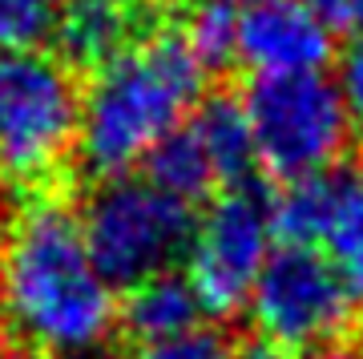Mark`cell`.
I'll use <instances>...</instances> for the list:
<instances>
[{"label":"cell","mask_w":363,"mask_h":359,"mask_svg":"<svg viewBox=\"0 0 363 359\" xmlns=\"http://www.w3.org/2000/svg\"><path fill=\"white\" fill-rule=\"evenodd\" d=\"M0 323L28 359H101L121 323L81 219L57 194H33L0 238Z\"/></svg>","instance_id":"obj_1"},{"label":"cell","mask_w":363,"mask_h":359,"mask_svg":"<svg viewBox=\"0 0 363 359\" xmlns=\"http://www.w3.org/2000/svg\"><path fill=\"white\" fill-rule=\"evenodd\" d=\"M206 85V65L178 33H150L93 69L81 93L77 154L89 174L117 178L190 121Z\"/></svg>","instance_id":"obj_2"},{"label":"cell","mask_w":363,"mask_h":359,"mask_svg":"<svg viewBox=\"0 0 363 359\" xmlns=\"http://www.w3.org/2000/svg\"><path fill=\"white\" fill-rule=\"evenodd\" d=\"M81 138L73 65L45 49L0 53V178L40 186L65 170Z\"/></svg>","instance_id":"obj_3"},{"label":"cell","mask_w":363,"mask_h":359,"mask_svg":"<svg viewBox=\"0 0 363 359\" xmlns=\"http://www.w3.org/2000/svg\"><path fill=\"white\" fill-rule=\"evenodd\" d=\"M77 219L93 267L105 275L109 287L125 291L169 270L174 258L186 255L194 234L190 206L133 174L101 178Z\"/></svg>","instance_id":"obj_4"},{"label":"cell","mask_w":363,"mask_h":359,"mask_svg":"<svg viewBox=\"0 0 363 359\" xmlns=\"http://www.w3.org/2000/svg\"><path fill=\"white\" fill-rule=\"evenodd\" d=\"M255 141V162L274 178L327 174L343 158L351 121L335 81L323 73L303 77H255L242 97Z\"/></svg>","instance_id":"obj_5"},{"label":"cell","mask_w":363,"mask_h":359,"mask_svg":"<svg viewBox=\"0 0 363 359\" xmlns=\"http://www.w3.org/2000/svg\"><path fill=\"white\" fill-rule=\"evenodd\" d=\"M247 307L262 343L286 355L339 347V339L359 319V303L331 258L319 246L298 243H283L267 258Z\"/></svg>","instance_id":"obj_6"},{"label":"cell","mask_w":363,"mask_h":359,"mask_svg":"<svg viewBox=\"0 0 363 359\" xmlns=\"http://www.w3.org/2000/svg\"><path fill=\"white\" fill-rule=\"evenodd\" d=\"M274 202L250 182L226 186L194 222L186 246V279L206 315H234L255 295L274 255Z\"/></svg>","instance_id":"obj_7"},{"label":"cell","mask_w":363,"mask_h":359,"mask_svg":"<svg viewBox=\"0 0 363 359\" xmlns=\"http://www.w3.org/2000/svg\"><path fill=\"white\" fill-rule=\"evenodd\" d=\"M234 57L255 77L323 73L331 61V28L307 0H259L238 13Z\"/></svg>","instance_id":"obj_8"},{"label":"cell","mask_w":363,"mask_h":359,"mask_svg":"<svg viewBox=\"0 0 363 359\" xmlns=\"http://www.w3.org/2000/svg\"><path fill=\"white\" fill-rule=\"evenodd\" d=\"M154 25V0H65L52 37L61 40V57L69 65L101 69L125 53Z\"/></svg>","instance_id":"obj_9"},{"label":"cell","mask_w":363,"mask_h":359,"mask_svg":"<svg viewBox=\"0 0 363 359\" xmlns=\"http://www.w3.org/2000/svg\"><path fill=\"white\" fill-rule=\"evenodd\" d=\"M202 315L206 311L198 303L190 279L174 275V270H162L154 279L130 287V295L121 303V323H125V331L142 347L169 343V339H182V335L198 331Z\"/></svg>","instance_id":"obj_10"},{"label":"cell","mask_w":363,"mask_h":359,"mask_svg":"<svg viewBox=\"0 0 363 359\" xmlns=\"http://www.w3.org/2000/svg\"><path fill=\"white\" fill-rule=\"evenodd\" d=\"M319 246L363 311V170L331 174V206Z\"/></svg>","instance_id":"obj_11"},{"label":"cell","mask_w":363,"mask_h":359,"mask_svg":"<svg viewBox=\"0 0 363 359\" xmlns=\"http://www.w3.org/2000/svg\"><path fill=\"white\" fill-rule=\"evenodd\" d=\"M190 126H194L198 141L206 145L222 186L247 182V170L255 166V141H250V121H247L242 101L210 97L206 105H198L190 114Z\"/></svg>","instance_id":"obj_12"},{"label":"cell","mask_w":363,"mask_h":359,"mask_svg":"<svg viewBox=\"0 0 363 359\" xmlns=\"http://www.w3.org/2000/svg\"><path fill=\"white\" fill-rule=\"evenodd\" d=\"M145 178L154 182L157 190H166L169 198H178L186 206L198 202V198H206L214 186H222L218 174H214V162L206 154V145L198 141L190 121L182 129H174L154 154L145 158Z\"/></svg>","instance_id":"obj_13"},{"label":"cell","mask_w":363,"mask_h":359,"mask_svg":"<svg viewBox=\"0 0 363 359\" xmlns=\"http://www.w3.org/2000/svg\"><path fill=\"white\" fill-rule=\"evenodd\" d=\"M65 0H0V53L40 49L57 33Z\"/></svg>","instance_id":"obj_14"},{"label":"cell","mask_w":363,"mask_h":359,"mask_svg":"<svg viewBox=\"0 0 363 359\" xmlns=\"http://www.w3.org/2000/svg\"><path fill=\"white\" fill-rule=\"evenodd\" d=\"M234 28H238L234 9L206 0V4H202L190 21H186L182 37H186V45L194 49L198 61L210 69V65H226L234 57Z\"/></svg>","instance_id":"obj_15"},{"label":"cell","mask_w":363,"mask_h":359,"mask_svg":"<svg viewBox=\"0 0 363 359\" xmlns=\"http://www.w3.org/2000/svg\"><path fill=\"white\" fill-rule=\"evenodd\" d=\"M133 359H234V351L226 347V339L214 331H190L182 339H169V343H154L142 347Z\"/></svg>","instance_id":"obj_16"},{"label":"cell","mask_w":363,"mask_h":359,"mask_svg":"<svg viewBox=\"0 0 363 359\" xmlns=\"http://www.w3.org/2000/svg\"><path fill=\"white\" fill-rule=\"evenodd\" d=\"M335 89H339V101H343V114H347L351 129L363 133V40H355L343 53L339 73H335Z\"/></svg>","instance_id":"obj_17"},{"label":"cell","mask_w":363,"mask_h":359,"mask_svg":"<svg viewBox=\"0 0 363 359\" xmlns=\"http://www.w3.org/2000/svg\"><path fill=\"white\" fill-rule=\"evenodd\" d=\"M234 359H291L286 355V351H279V347H271V343H250V347H242V351H238V355Z\"/></svg>","instance_id":"obj_18"},{"label":"cell","mask_w":363,"mask_h":359,"mask_svg":"<svg viewBox=\"0 0 363 359\" xmlns=\"http://www.w3.org/2000/svg\"><path fill=\"white\" fill-rule=\"evenodd\" d=\"M311 359H359V355H351V351H343V347H327V351H315Z\"/></svg>","instance_id":"obj_19"},{"label":"cell","mask_w":363,"mask_h":359,"mask_svg":"<svg viewBox=\"0 0 363 359\" xmlns=\"http://www.w3.org/2000/svg\"><path fill=\"white\" fill-rule=\"evenodd\" d=\"M214 4H226V9H234V4H242V9H247V4H259V0H214Z\"/></svg>","instance_id":"obj_20"}]
</instances>
